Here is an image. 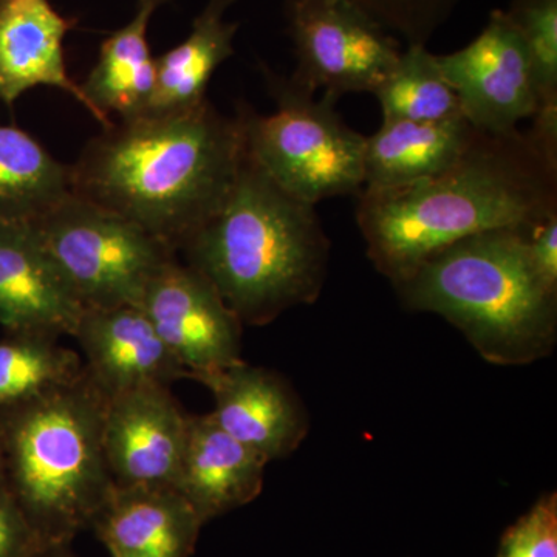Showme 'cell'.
<instances>
[{
  "mask_svg": "<svg viewBox=\"0 0 557 557\" xmlns=\"http://www.w3.org/2000/svg\"><path fill=\"white\" fill-rule=\"evenodd\" d=\"M357 199L370 262L397 285L458 240L530 230L557 211V161L528 131H475L449 170L401 188L362 189Z\"/></svg>",
  "mask_w": 557,
  "mask_h": 557,
  "instance_id": "obj_1",
  "label": "cell"
},
{
  "mask_svg": "<svg viewBox=\"0 0 557 557\" xmlns=\"http://www.w3.org/2000/svg\"><path fill=\"white\" fill-rule=\"evenodd\" d=\"M244 153L237 115H222L207 100L102 129L70 164V183L76 196L178 251L228 199Z\"/></svg>",
  "mask_w": 557,
  "mask_h": 557,
  "instance_id": "obj_2",
  "label": "cell"
},
{
  "mask_svg": "<svg viewBox=\"0 0 557 557\" xmlns=\"http://www.w3.org/2000/svg\"><path fill=\"white\" fill-rule=\"evenodd\" d=\"M178 251L242 324L267 325L317 302L327 278L330 240L317 207L285 193L245 148L228 199Z\"/></svg>",
  "mask_w": 557,
  "mask_h": 557,
  "instance_id": "obj_3",
  "label": "cell"
},
{
  "mask_svg": "<svg viewBox=\"0 0 557 557\" xmlns=\"http://www.w3.org/2000/svg\"><path fill=\"white\" fill-rule=\"evenodd\" d=\"M528 230H493L424 259L394 285L406 309L460 330L491 364L525 366L557 341V287L539 273Z\"/></svg>",
  "mask_w": 557,
  "mask_h": 557,
  "instance_id": "obj_4",
  "label": "cell"
},
{
  "mask_svg": "<svg viewBox=\"0 0 557 557\" xmlns=\"http://www.w3.org/2000/svg\"><path fill=\"white\" fill-rule=\"evenodd\" d=\"M108 397L83 376L0 410L2 480L46 544L90 530L115 487L106 458Z\"/></svg>",
  "mask_w": 557,
  "mask_h": 557,
  "instance_id": "obj_5",
  "label": "cell"
},
{
  "mask_svg": "<svg viewBox=\"0 0 557 557\" xmlns=\"http://www.w3.org/2000/svg\"><path fill=\"white\" fill-rule=\"evenodd\" d=\"M274 109L260 115L240 106L237 119L245 148L277 186L295 199L317 205L357 197L364 188L366 137L350 129L333 98H314L292 78L262 67Z\"/></svg>",
  "mask_w": 557,
  "mask_h": 557,
  "instance_id": "obj_6",
  "label": "cell"
},
{
  "mask_svg": "<svg viewBox=\"0 0 557 557\" xmlns=\"http://www.w3.org/2000/svg\"><path fill=\"white\" fill-rule=\"evenodd\" d=\"M32 225L86 309L138 306L161 267L177 258L141 226L73 193Z\"/></svg>",
  "mask_w": 557,
  "mask_h": 557,
  "instance_id": "obj_7",
  "label": "cell"
},
{
  "mask_svg": "<svg viewBox=\"0 0 557 557\" xmlns=\"http://www.w3.org/2000/svg\"><path fill=\"white\" fill-rule=\"evenodd\" d=\"M288 33L302 89L338 101L373 90L397 64L401 49L386 28L351 0H287Z\"/></svg>",
  "mask_w": 557,
  "mask_h": 557,
  "instance_id": "obj_8",
  "label": "cell"
},
{
  "mask_svg": "<svg viewBox=\"0 0 557 557\" xmlns=\"http://www.w3.org/2000/svg\"><path fill=\"white\" fill-rule=\"evenodd\" d=\"M188 379L242 362V324L207 276L177 258L161 267L138 304Z\"/></svg>",
  "mask_w": 557,
  "mask_h": 557,
  "instance_id": "obj_9",
  "label": "cell"
},
{
  "mask_svg": "<svg viewBox=\"0 0 557 557\" xmlns=\"http://www.w3.org/2000/svg\"><path fill=\"white\" fill-rule=\"evenodd\" d=\"M465 120L475 131L507 134L537 109L525 44L505 10H494L482 33L463 49L437 54Z\"/></svg>",
  "mask_w": 557,
  "mask_h": 557,
  "instance_id": "obj_10",
  "label": "cell"
},
{
  "mask_svg": "<svg viewBox=\"0 0 557 557\" xmlns=\"http://www.w3.org/2000/svg\"><path fill=\"white\" fill-rule=\"evenodd\" d=\"M188 423L189 416L164 384L108 398L102 437L115 485L174 486Z\"/></svg>",
  "mask_w": 557,
  "mask_h": 557,
  "instance_id": "obj_11",
  "label": "cell"
},
{
  "mask_svg": "<svg viewBox=\"0 0 557 557\" xmlns=\"http://www.w3.org/2000/svg\"><path fill=\"white\" fill-rule=\"evenodd\" d=\"M84 310L32 223L0 225V327L73 336Z\"/></svg>",
  "mask_w": 557,
  "mask_h": 557,
  "instance_id": "obj_12",
  "label": "cell"
},
{
  "mask_svg": "<svg viewBox=\"0 0 557 557\" xmlns=\"http://www.w3.org/2000/svg\"><path fill=\"white\" fill-rule=\"evenodd\" d=\"M199 383L214 395L219 426L269 463L295 453L309 434L302 401L277 373L242 361Z\"/></svg>",
  "mask_w": 557,
  "mask_h": 557,
  "instance_id": "obj_13",
  "label": "cell"
},
{
  "mask_svg": "<svg viewBox=\"0 0 557 557\" xmlns=\"http://www.w3.org/2000/svg\"><path fill=\"white\" fill-rule=\"evenodd\" d=\"M73 338L84 372L106 397L188 379L138 306L86 309Z\"/></svg>",
  "mask_w": 557,
  "mask_h": 557,
  "instance_id": "obj_14",
  "label": "cell"
},
{
  "mask_svg": "<svg viewBox=\"0 0 557 557\" xmlns=\"http://www.w3.org/2000/svg\"><path fill=\"white\" fill-rule=\"evenodd\" d=\"M203 525L174 486L115 485L91 530L110 557H190Z\"/></svg>",
  "mask_w": 557,
  "mask_h": 557,
  "instance_id": "obj_15",
  "label": "cell"
},
{
  "mask_svg": "<svg viewBox=\"0 0 557 557\" xmlns=\"http://www.w3.org/2000/svg\"><path fill=\"white\" fill-rule=\"evenodd\" d=\"M267 465L265 458L223 431L211 413L189 416L174 487L208 523L256 500Z\"/></svg>",
  "mask_w": 557,
  "mask_h": 557,
  "instance_id": "obj_16",
  "label": "cell"
},
{
  "mask_svg": "<svg viewBox=\"0 0 557 557\" xmlns=\"http://www.w3.org/2000/svg\"><path fill=\"white\" fill-rule=\"evenodd\" d=\"M73 21L50 0H0V101L13 106L25 91L60 89L89 112L79 84L70 78L64 40Z\"/></svg>",
  "mask_w": 557,
  "mask_h": 557,
  "instance_id": "obj_17",
  "label": "cell"
},
{
  "mask_svg": "<svg viewBox=\"0 0 557 557\" xmlns=\"http://www.w3.org/2000/svg\"><path fill=\"white\" fill-rule=\"evenodd\" d=\"M166 0H138L132 20L101 44L100 54L86 81L79 84L89 113L102 129L145 115L156 84V58L148 30L153 14Z\"/></svg>",
  "mask_w": 557,
  "mask_h": 557,
  "instance_id": "obj_18",
  "label": "cell"
},
{
  "mask_svg": "<svg viewBox=\"0 0 557 557\" xmlns=\"http://www.w3.org/2000/svg\"><path fill=\"white\" fill-rule=\"evenodd\" d=\"M474 134L463 116L437 123L384 120L366 137L362 189L401 188L435 177L460 159Z\"/></svg>",
  "mask_w": 557,
  "mask_h": 557,
  "instance_id": "obj_19",
  "label": "cell"
},
{
  "mask_svg": "<svg viewBox=\"0 0 557 557\" xmlns=\"http://www.w3.org/2000/svg\"><path fill=\"white\" fill-rule=\"evenodd\" d=\"M237 0H209L188 38L156 58V84L145 115L185 112L208 100L209 81L234 54L239 24L226 20Z\"/></svg>",
  "mask_w": 557,
  "mask_h": 557,
  "instance_id": "obj_20",
  "label": "cell"
},
{
  "mask_svg": "<svg viewBox=\"0 0 557 557\" xmlns=\"http://www.w3.org/2000/svg\"><path fill=\"white\" fill-rule=\"evenodd\" d=\"M70 193L67 164L28 132L0 124V225L36 222Z\"/></svg>",
  "mask_w": 557,
  "mask_h": 557,
  "instance_id": "obj_21",
  "label": "cell"
},
{
  "mask_svg": "<svg viewBox=\"0 0 557 557\" xmlns=\"http://www.w3.org/2000/svg\"><path fill=\"white\" fill-rule=\"evenodd\" d=\"M384 120L437 123L461 119L460 102L426 46H408L373 90ZM465 119V116H463Z\"/></svg>",
  "mask_w": 557,
  "mask_h": 557,
  "instance_id": "obj_22",
  "label": "cell"
},
{
  "mask_svg": "<svg viewBox=\"0 0 557 557\" xmlns=\"http://www.w3.org/2000/svg\"><path fill=\"white\" fill-rule=\"evenodd\" d=\"M58 339L28 333H7L0 339V410L84 375L83 359Z\"/></svg>",
  "mask_w": 557,
  "mask_h": 557,
  "instance_id": "obj_23",
  "label": "cell"
},
{
  "mask_svg": "<svg viewBox=\"0 0 557 557\" xmlns=\"http://www.w3.org/2000/svg\"><path fill=\"white\" fill-rule=\"evenodd\" d=\"M505 11L530 58L537 95L534 115L557 116V0H511Z\"/></svg>",
  "mask_w": 557,
  "mask_h": 557,
  "instance_id": "obj_24",
  "label": "cell"
},
{
  "mask_svg": "<svg viewBox=\"0 0 557 557\" xmlns=\"http://www.w3.org/2000/svg\"><path fill=\"white\" fill-rule=\"evenodd\" d=\"M387 32L398 33L409 46H426L448 21L460 0H351Z\"/></svg>",
  "mask_w": 557,
  "mask_h": 557,
  "instance_id": "obj_25",
  "label": "cell"
},
{
  "mask_svg": "<svg viewBox=\"0 0 557 557\" xmlns=\"http://www.w3.org/2000/svg\"><path fill=\"white\" fill-rule=\"evenodd\" d=\"M496 557H557V496L545 494L505 531Z\"/></svg>",
  "mask_w": 557,
  "mask_h": 557,
  "instance_id": "obj_26",
  "label": "cell"
},
{
  "mask_svg": "<svg viewBox=\"0 0 557 557\" xmlns=\"http://www.w3.org/2000/svg\"><path fill=\"white\" fill-rule=\"evenodd\" d=\"M46 542L38 536L24 512L0 480V557H32Z\"/></svg>",
  "mask_w": 557,
  "mask_h": 557,
  "instance_id": "obj_27",
  "label": "cell"
},
{
  "mask_svg": "<svg viewBox=\"0 0 557 557\" xmlns=\"http://www.w3.org/2000/svg\"><path fill=\"white\" fill-rule=\"evenodd\" d=\"M527 244L539 273L557 287V211L549 212L528 230Z\"/></svg>",
  "mask_w": 557,
  "mask_h": 557,
  "instance_id": "obj_28",
  "label": "cell"
},
{
  "mask_svg": "<svg viewBox=\"0 0 557 557\" xmlns=\"http://www.w3.org/2000/svg\"><path fill=\"white\" fill-rule=\"evenodd\" d=\"M32 557H75L69 544H46Z\"/></svg>",
  "mask_w": 557,
  "mask_h": 557,
  "instance_id": "obj_29",
  "label": "cell"
},
{
  "mask_svg": "<svg viewBox=\"0 0 557 557\" xmlns=\"http://www.w3.org/2000/svg\"><path fill=\"white\" fill-rule=\"evenodd\" d=\"M3 471V438H2V424H0V480H2Z\"/></svg>",
  "mask_w": 557,
  "mask_h": 557,
  "instance_id": "obj_30",
  "label": "cell"
}]
</instances>
